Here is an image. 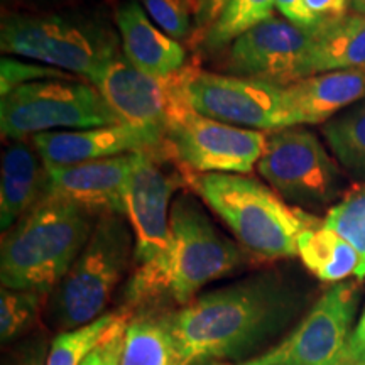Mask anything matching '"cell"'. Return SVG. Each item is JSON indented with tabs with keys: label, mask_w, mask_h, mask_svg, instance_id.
Masks as SVG:
<instances>
[{
	"label": "cell",
	"mask_w": 365,
	"mask_h": 365,
	"mask_svg": "<svg viewBox=\"0 0 365 365\" xmlns=\"http://www.w3.org/2000/svg\"><path fill=\"white\" fill-rule=\"evenodd\" d=\"M291 314V293L277 274L262 272L208 291L168 312L181 365L250 354Z\"/></svg>",
	"instance_id": "obj_1"
},
{
	"label": "cell",
	"mask_w": 365,
	"mask_h": 365,
	"mask_svg": "<svg viewBox=\"0 0 365 365\" xmlns=\"http://www.w3.org/2000/svg\"><path fill=\"white\" fill-rule=\"evenodd\" d=\"M244 262L242 247L222 234L191 195H178L171 207V242L156 266L137 267L127 284V307L166 299L186 307L208 282L234 272Z\"/></svg>",
	"instance_id": "obj_2"
},
{
	"label": "cell",
	"mask_w": 365,
	"mask_h": 365,
	"mask_svg": "<svg viewBox=\"0 0 365 365\" xmlns=\"http://www.w3.org/2000/svg\"><path fill=\"white\" fill-rule=\"evenodd\" d=\"M100 213L44 195L33 210L4 232L2 287L51 294L88 244Z\"/></svg>",
	"instance_id": "obj_3"
},
{
	"label": "cell",
	"mask_w": 365,
	"mask_h": 365,
	"mask_svg": "<svg viewBox=\"0 0 365 365\" xmlns=\"http://www.w3.org/2000/svg\"><path fill=\"white\" fill-rule=\"evenodd\" d=\"M186 182L252 257L279 261L298 255V235L309 213L291 207L272 188L244 175L215 173H188Z\"/></svg>",
	"instance_id": "obj_4"
},
{
	"label": "cell",
	"mask_w": 365,
	"mask_h": 365,
	"mask_svg": "<svg viewBox=\"0 0 365 365\" xmlns=\"http://www.w3.org/2000/svg\"><path fill=\"white\" fill-rule=\"evenodd\" d=\"M135 249L125 215L102 213L88 244L49 294V323L59 331L75 330L105 314Z\"/></svg>",
	"instance_id": "obj_5"
},
{
	"label": "cell",
	"mask_w": 365,
	"mask_h": 365,
	"mask_svg": "<svg viewBox=\"0 0 365 365\" xmlns=\"http://www.w3.org/2000/svg\"><path fill=\"white\" fill-rule=\"evenodd\" d=\"M0 48L9 56L75 73L90 83L120 54L115 34L107 27L58 14L6 17L0 29Z\"/></svg>",
	"instance_id": "obj_6"
},
{
	"label": "cell",
	"mask_w": 365,
	"mask_h": 365,
	"mask_svg": "<svg viewBox=\"0 0 365 365\" xmlns=\"http://www.w3.org/2000/svg\"><path fill=\"white\" fill-rule=\"evenodd\" d=\"M113 124L120 120L97 86L83 81H33L17 86L0 103V129L9 140Z\"/></svg>",
	"instance_id": "obj_7"
},
{
	"label": "cell",
	"mask_w": 365,
	"mask_h": 365,
	"mask_svg": "<svg viewBox=\"0 0 365 365\" xmlns=\"http://www.w3.org/2000/svg\"><path fill=\"white\" fill-rule=\"evenodd\" d=\"M257 171L284 202L298 208L330 203L344 188L339 163L304 125L269 132Z\"/></svg>",
	"instance_id": "obj_8"
},
{
	"label": "cell",
	"mask_w": 365,
	"mask_h": 365,
	"mask_svg": "<svg viewBox=\"0 0 365 365\" xmlns=\"http://www.w3.org/2000/svg\"><path fill=\"white\" fill-rule=\"evenodd\" d=\"M267 134L244 129L186 108L173 118L164 148L196 175H247L257 166Z\"/></svg>",
	"instance_id": "obj_9"
},
{
	"label": "cell",
	"mask_w": 365,
	"mask_h": 365,
	"mask_svg": "<svg viewBox=\"0 0 365 365\" xmlns=\"http://www.w3.org/2000/svg\"><path fill=\"white\" fill-rule=\"evenodd\" d=\"M357 293V282L333 284L287 339L242 365H346Z\"/></svg>",
	"instance_id": "obj_10"
},
{
	"label": "cell",
	"mask_w": 365,
	"mask_h": 365,
	"mask_svg": "<svg viewBox=\"0 0 365 365\" xmlns=\"http://www.w3.org/2000/svg\"><path fill=\"white\" fill-rule=\"evenodd\" d=\"M186 97L196 113L223 124L269 132L289 127L284 86L267 81L188 68Z\"/></svg>",
	"instance_id": "obj_11"
},
{
	"label": "cell",
	"mask_w": 365,
	"mask_h": 365,
	"mask_svg": "<svg viewBox=\"0 0 365 365\" xmlns=\"http://www.w3.org/2000/svg\"><path fill=\"white\" fill-rule=\"evenodd\" d=\"M163 149V148H161ZM161 149L144 150L125 190V217L134 232L137 267L156 266L171 242V207L186 180L164 163Z\"/></svg>",
	"instance_id": "obj_12"
},
{
	"label": "cell",
	"mask_w": 365,
	"mask_h": 365,
	"mask_svg": "<svg viewBox=\"0 0 365 365\" xmlns=\"http://www.w3.org/2000/svg\"><path fill=\"white\" fill-rule=\"evenodd\" d=\"M188 66L168 80H158L137 70L118 54L95 78L105 102L122 124L154 129L166 135L178 113L190 108L186 97Z\"/></svg>",
	"instance_id": "obj_13"
},
{
	"label": "cell",
	"mask_w": 365,
	"mask_h": 365,
	"mask_svg": "<svg viewBox=\"0 0 365 365\" xmlns=\"http://www.w3.org/2000/svg\"><path fill=\"white\" fill-rule=\"evenodd\" d=\"M313 41V29L272 16L230 44L228 70L235 76L287 86L303 80L301 68Z\"/></svg>",
	"instance_id": "obj_14"
},
{
	"label": "cell",
	"mask_w": 365,
	"mask_h": 365,
	"mask_svg": "<svg viewBox=\"0 0 365 365\" xmlns=\"http://www.w3.org/2000/svg\"><path fill=\"white\" fill-rule=\"evenodd\" d=\"M46 168H66L137 150L164 148L163 132L130 124H113L83 130L46 132L31 137Z\"/></svg>",
	"instance_id": "obj_15"
},
{
	"label": "cell",
	"mask_w": 365,
	"mask_h": 365,
	"mask_svg": "<svg viewBox=\"0 0 365 365\" xmlns=\"http://www.w3.org/2000/svg\"><path fill=\"white\" fill-rule=\"evenodd\" d=\"M144 150L66 168H46V193L102 213L125 215V190Z\"/></svg>",
	"instance_id": "obj_16"
},
{
	"label": "cell",
	"mask_w": 365,
	"mask_h": 365,
	"mask_svg": "<svg viewBox=\"0 0 365 365\" xmlns=\"http://www.w3.org/2000/svg\"><path fill=\"white\" fill-rule=\"evenodd\" d=\"M115 24L122 54L137 70L168 80L186 68V49L159 29L137 0H127L117 7Z\"/></svg>",
	"instance_id": "obj_17"
},
{
	"label": "cell",
	"mask_w": 365,
	"mask_h": 365,
	"mask_svg": "<svg viewBox=\"0 0 365 365\" xmlns=\"http://www.w3.org/2000/svg\"><path fill=\"white\" fill-rule=\"evenodd\" d=\"M289 127L331 120L365 98V70L319 73L284 86Z\"/></svg>",
	"instance_id": "obj_18"
},
{
	"label": "cell",
	"mask_w": 365,
	"mask_h": 365,
	"mask_svg": "<svg viewBox=\"0 0 365 365\" xmlns=\"http://www.w3.org/2000/svg\"><path fill=\"white\" fill-rule=\"evenodd\" d=\"M48 171L36 150L26 139L12 140L2 154V182H0V227L7 232L46 193Z\"/></svg>",
	"instance_id": "obj_19"
},
{
	"label": "cell",
	"mask_w": 365,
	"mask_h": 365,
	"mask_svg": "<svg viewBox=\"0 0 365 365\" xmlns=\"http://www.w3.org/2000/svg\"><path fill=\"white\" fill-rule=\"evenodd\" d=\"M339 70H365V16L346 14L313 29L301 76Z\"/></svg>",
	"instance_id": "obj_20"
},
{
	"label": "cell",
	"mask_w": 365,
	"mask_h": 365,
	"mask_svg": "<svg viewBox=\"0 0 365 365\" xmlns=\"http://www.w3.org/2000/svg\"><path fill=\"white\" fill-rule=\"evenodd\" d=\"M298 255L318 279L335 284L357 276L360 267V255L354 245L313 215H308L298 235Z\"/></svg>",
	"instance_id": "obj_21"
},
{
	"label": "cell",
	"mask_w": 365,
	"mask_h": 365,
	"mask_svg": "<svg viewBox=\"0 0 365 365\" xmlns=\"http://www.w3.org/2000/svg\"><path fill=\"white\" fill-rule=\"evenodd\" d=\"M120 365H181L168 312L137 313L125 328Z\"/></svg>",
	"instance_id": "obj_22"
},
{
	"label": "cell",
	"mask_w": 365,
	"mask_h": 365,
	"mask_svg": "<svg viewBox=\"0 0 365 365\" xmlns=\"http://www.w3.org/2000/svg\"><path fill=\"white\" fill-rule=\"evenodd\" d=\"M322 132L344 170L365 182V98L328 120Z\"/></svg>",
	"instance_id": "obj_23"
},
{
	"label": "cell",
	"mask_w": 365,
	"mask_h": 365,
	"mask_svg": "<svg viewBox=\"0 0 365 365\" xmlns=\"http://www.w3.org/2000/svg\"><path fill=\"white\" fill-rule=\"evenodd\" d=\"M129 308L105 313L88 325L61 331L49 346L46 365H81L88 355L108 339Z\"/></svg>",
	"instance_id": "obj_24"
},
{
	"label": "cell",
	"mask_w": 365,
	"mask_h": 365,
	"mask_svg": "<svg viewBox=\"0 0 365 365\" xmlns=\"http://www.w3.org/2000/svg\"><path fill=\"white\" fill-rule=\"evenodd\" d=\"M276 0H230L220 16L205 34L208 49H220L252 29L254 26L271 19Z\"/></svg>",
	"instance_id": "obj_25"
},
{
	"label": "cell",
	"mask_w": 365,
	"mask_h": 365,
	"mask_svg": "<svg viewBox=\"0 0 365 365\" xmlns=\"http://www.w3.org/2000/svg\"><path fill=\"white\" fill-rule=\"evenodd\" d=\"M327 227L335 230L354 245L360 255L357 277H365V182L350 190L323 218Z\"/></svg>",
	"instance_id": "obj_26"
},
{
	"label": "cell",
	"mask_w": 365,
	"mask_h": 365,
	"mask_svg": "<svg viewBox=\"0 0 365 365\" xmlns=\"http://www.w3.org/2000/svg\"><path fill=\"white\" fill-rule=\"evenodd\" d=\"M46 294L38 291H19L2 287L0 293V336L2 341L12 340L33 327L39 317Z\"/></svg>",
	"instance_id": "obj_27"
},
{
	"label": "cell",
	"mask_w": 365,
	"mask_h": 365,
	"mask_svg": "<svg viewBox=\"0 0 365 365\" xmlns=\"http://www.w3.org/2000/svg\"><path fill=\"white\" fill-rule=\"evenodd\" d=\"M150 21L173 39H186L191 33V14L200 12V0H137Z\"/></svg>",
	"instance_id": "obj_28"
},
{
	"label": "cell",
	"mask_w": 365,
	"mask_h": 365,
	"mask_svg": "<svg viewBox=\"0 0 365 365\" xmlns=\"http://www.w3.org/2000/svg\"><path fill=\"white\" fill-rule=\"evenodd\" d=\"M44 80H73L70 73L58 68L41 65V63L21 61L16 58H2L0 61V95L6 97L17 86Z\"/></svg>",
	"instance_id": "obj_29"
},
{
	"label": "cell",
	"mask_w": 365,
	"mask_h": 365,
	"mask_svg": "<svg viewBox=\"0 0 365 365\" xmlns=\"http://www.w3.org/2000/svg\"><path fill=\"white\" fill-rule=\"evenodd\" d=\"M303 7L314 29L319 24L346 16L350 0H303Z\"/></svg>",
	"instance_id": "obj_30"
},
{
	"label": "cell",
	"mask_w": 365,
	"mask_h": 365,
	"mask_svg": "<svg viewBox=\"0 0 365 365\" xmlns=\"http://www.w3.org/2000/svg\"><path fill=\"white\" fill-rule=\"evenodd\" d=\"M346 365H365V308L350 336Z\"/></svg>",
	"instance_id": "obj_31"
},
{
	"label": "cell",
	"mask_w": 365,
	"mask_h": 365,
	"mask_svg": "<svg viewBox=\"0 0 365 365\" xmlns=\"http://www.w3.org/2000/svg\"><path fill=\"white\" fill-rule=\"evenodd\" d=\"M277 11L282 14V17L296 26L313 29L312 21H309L307 11L303 7V0H276Z\"/></svg>",
	"instance_id": "obj_32"
},
{
	"label": "cell",
	"mask_w": 365,
	"mask_h": 365,
	"mask_svg": "<svg viewBox=\"0 0 365 365\" xmlns=\"http://www.w3.org/2000/svg\"><path fill=\"white\" fill-rule=\"evenodd\" d=\"M230 0H200L198 19L202 24L212 26Z\"/></svg>",
	"instance_id": "obj_33"
},
{
	"label": "cell",
	"mask_w": 365,
	"mask_h": 365,
	"mask_svg": "<svg viewBox=\"0 0 365 365\" xmlns=\"http://www.w3.org/2000/svg\"><path fill=\"white\" fill-rule=\"evenodd\" d=\"M48 354L49 352H46V345L39 344L36 345L29 354L24 355V357H22L16 365H46Z\"/></svg>",
	"instance_id": "obj_34"
},
{
	"label": "cell",
	"mask_w": 365,
	"mask_h": 365,
	"mask_svg": "<svg viewBox=\"0 0 365 365\" xmlns=\"http://www.w3.org/2000/svg\"><path fill=\"white\" fill-rule=\"evenodd\" d=\"M124 317H125V314H124ZM103 355H105V350H103V344H102L97 350H93V352L88 355V359H86L81 365H102L103 364Z\"/></svg>",
	"instance_id": "obj_35"
},
{
	"label": "cell",
	"mask_w": 365,
	"mask_h": 365,
	"mask_svg": "<svg viewBox=\"0 0 365 365\" xmlns=\"http://www.w3.org/2000/svg\"><path fill=\"white\" fill-rule=\"evenodd\" d=\"M350 9H352L354 14L365 16V0H350Z\"/></svg>",
	"instance_id": "obj_36"
},
{
	"label": "cell",
	"mask_w": 365,
	"mask_h": 365,
	"mask_svg": "<svg viewBox=\"0 0 365 365\" xmlns=\"http://www.w3.org/2000/svg\"><path fill=\"white\" fill-rule=\"evenodd\" d=\"M200 365H227V364H217V362H207V364H200Z\"/></svg>",
	"instance_id": "obj_37"
}]
</instances>
